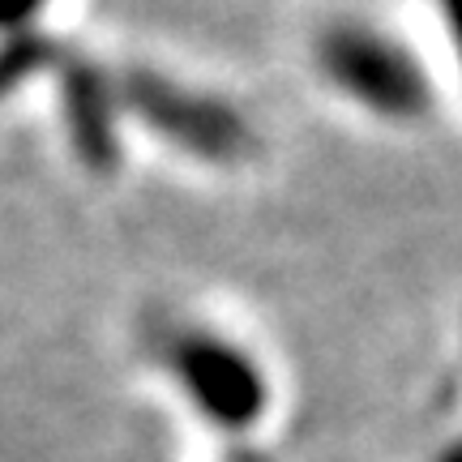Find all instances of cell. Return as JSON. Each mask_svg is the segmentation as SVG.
<instances>
[{
  "label": "cell",
  "instance_id": "8992f818",
  "mask_svg": "<svg viewBox=\"0 0 462 462\" xmlns=\"http://www.w3.org/2000/svg\"><path fill=\"white\" fill-rule=\"evenodd\" d=\"M43 5L48 0H0V34L5 39L9 34H26V26L43 14Z\"/></svg>",
  "mask_w": 462,
  "mask_h": 462
},
{
  "label": "cell",
  "instance_id": "277c9868",
  "mask_svg": "<svg viewBox=\"0 0 462 462\" xmlns=\"http://www.w3.org/2000/svg\"><path fill=\"white\" fill-rule=\"evenodd\" d=\"M60 86H65V120L73 150L90 171H112L116 167V90L107 86L103 69L90 60L69 56L60 69Z\"/></svg>",
  "mask_w": 462,
  "mask_h": 462
},
{
  "label": "cell",
  "instance_id": "7a4b0ae2",
  "mask_svg": "<svg viewBox=\"0 0 462 462\" xmlns=\"http://www.w3.org/2000/svg\"><path fill=\"white\" fill-rule=\"evenodd\" d=\"M116 103L142 116L146 129H154L163 142L206 163H236L253 150V129L236 107L150 69H129L116 86Z\"/></svg>",
  "mask_w": 462,
  "mask_h": 462
},
{
  "label": "cell",
  "instance_id": "6da1fadb",
  "mask_svg": "<svg viewBox=\"0 0 462 462\" xmlns=\"http://www.w3.org/2000/svg\"><path fill=\"white\" fill-rule=\"evenodd\" d=\"M167 373L180 381V390L193 398L210 424L240 432L265 411V377L245 346L201 326H176L159 338Z\"/></svg>",
  "mask_w": 462,
  "mask_h": 462
},
{
  "label": "cell",
  "instance_id": "3957f363",
  "mask_svg": "<svg viewBox=\"0 0 462 462\" xmlns=\"http://www.w3.org/2000/svg\"><path fill=\"white\" fill-rule=\"evenodd\" d=\"M317 60H321V73L346 99H356L360 107L385 120L420 116L429 103V82L420 65L390 34L373 31V26H360V22L330 26L317 43Z\"/></svg>",
  "mask_w": 462,
  "mask_h": 462
},
{
  "label": "cell",
  "instance_id": "52a82bcc",
  "mask_svg": "<svg viewBox=\"0 0 462 462\" xmlns=\"http://www.w3.org/2000/svg\"><path fill=\"white\" fill-rule=\"evenodd\" d=\"M437 5H441V17H449V26H454V43L462 56V0H437Z\"/></svg>",
  "mask_w": 462,
  "mask_h": 462
},
{
  "label": "cell",
  "instance_id": "5b68a950",
  "mask_svg": "<svg viewBox=\"0 0 462 462\" xmlns=\"http://www.w3.org/2000/svg\"><path fill=\"white\" fill-rule=\"evenodd\" d=\"M56 60V48H51L43 34H9L5 43H0V95L5 90H14L22 78H31L39 69H48Z\"/></svg>",
  "mask_w": 462,
  "mask_h": 462
}]
</instances>
